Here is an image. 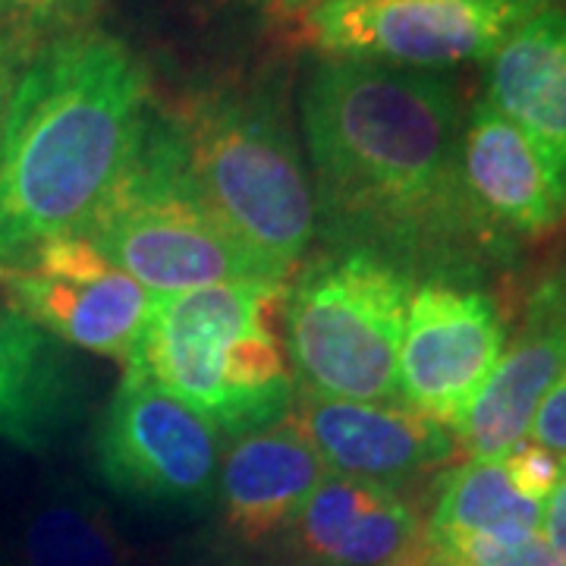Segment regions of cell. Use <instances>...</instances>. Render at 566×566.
<instances>
[{
    "instance_id": "18",
    "label": "cell",
    "mask_w": 566,
    "mask_h": 566,
    "mask_svg": "<svg viewBox=\"0 0 566 566\" xmlns=\"http://www.w3.org/2000/svg\"><path fill=\"white\" fill-rule=\"evenodd\" d=\"M545 504L523 497L504 460H465L438 479L424 538L482 535L494 542H526L542 532Z\"/></svg>"
},
{
    "instance_id": "15",
    "label": "cell",
    "mask_w": 566,
    "mask_h": 566,
    "mask_svg": "<svg viewBox=\"0 0 566 566\" xmlns=\"http://www.w3.org/2000/svg\"><path fill=\"white\" fill-rule=\"evenodd\" d=\"M485 102L520 126L566 196V3H547L488 57Z\"/></svg>"
},
{
    "instance_id": "1",
    "label": "cell",
    "mask_w": 566,
    "mask_h": 566,
    "mask_svg": "<svg viewBox=\"0 0 566 566\" xmlns=\"http://www.w3.org/2000/svg\"><path fill=\"white\" fill-rule=\"evenodd\" d=\"M315 237L365 249L412 281H485L516 240L472 202L460 164L463 107L441 73L324 57L303 88Z\"/></svg>"
},
{
    "instance_id": "3",
    "label": "cell",
    "mask_w": 566,
    "mask_h": 566,
    "mask_svg": "<svg viewBox=\"0 0 566 566\" xmlns=\"http://www.w3.org/2000/svg\"><path fill=\"white\" fill-rule=\"evenodd\" d=\"M123 375L243 438L286 419L296 378L286 349V283L230 281L151 296Z\"/></svg>"
},
{
    "instance_id": "4",
    "label": "cell",
    "mask_w": 566,
    "mask_h": 566,
    "mask_svg": "<svg viewBox=\"0 0 566 566\" xmlns=\"http://www.w3.org/2000/svg\"><path fill=\"white\" fill-rule=\"evenodd\" d=\"M170 117L211 214L271 281H286L315 237V199L286 82H211L189 92Z\"/></svg>"
},
{
    "instance_id": "9",
    "label": "cell",
    "mask_w": 566,
    "mask_h": 566,
    "mask_svg": "<svg viewBox=\"0 0 566 566\" xmlns=\"http://www.w3.org/2000/svg\"><path fill=\"white\" fill-rule=\"evenodd\" d=\"M3 308L63 346L129 363L151 293L126 277L82 233L51 237L0 262Z\"/></svg>"
},
{
    "instance_id": "12",
    "label": "cell",
    "mask_w": 566,
    "mask_h": 566,
    "mask_svg": "<svg viewBox=\"0 0 566 566\" xmlns=\"http://www.w3.org/2000/svg\"><path fill=\"white\" fill-rule=\"evenodd\" d=\"M564 368L566 264H560L528 290L513 344L453 428L457 447L469 453V460H504L510 447L528 438L535 409Z\"/></svg>"
},
{
    "instance_id": "11",
    "label": "cell",
    "mask_w": 566,
    "mask_h": 566,
    "mask_svg": "<svg viewBox=\"0 0 566 566\" xmlns=\"http://www.w3.org/2000/svg\"><path fill=\"white\" fill-rule=\"evenodd\" d=\"M283 422L312 444L324 469L397 491L438 472L460 450L450 428L406 406L327 400L308 390H296Z\"/></svg>"
},
{
    "instance_id": "20",
    "label": "cell",
    "mask_w": 566,
    "mask_h": 566,
    "mask_svg": "<svg viewBox=\"0 0 566 566\" xmlns=\"http://www.w3.org/2000/svg\"><path fill=\"white\" fill-rule=\"evenodd\" d=\"M104 0H0V35L32 63L44 48L92 29Z\"/></svg>"
},
{
    "instance_id": "13",
    "label": "cell",
    "mask_w": 566,
    "mask_h": 566,
    "mask_svg": "<svg viewBox=\"0 0 566 566\" xmlns=\"http://www.w3.org/2000/svg\"><path fill=\"white\" fill-rule=\"evenodd\" d=\"M303 566H424V526L397 488L324 472L283 535Z\"/></svg>"
},
{
    "instance_id": "17",
    "label": "cell",
    "mask_w": 566,
    "mask_h": 566,
    "mask_svg": "<svg viewBox=\"0 0 566 566\" xmlns=\"http://www.w3.org/2000/svg\"><path fill=\"white\" fill-rule=\"evenodd\" d=\"M82 403L66 346L0 305V438L20 450L51 447Z\"/></svg>"
},
{
    "instance_id": "27",
    "label": "cell",
    "mask_w": 566,
    "mask_h": 566,
    "mask_svg": "<svg viewBox=\"0 0 566 566\" xmlns=\"http://www.w3.org/2000/svg\"><path fill=\"white\" fill-rule=\"evenodd\" d=\"M237 3L255 7V10H264V13H283L281 0H237Z\"/></svg>"
},
{
    "instance_id": "19",
    "label": "cell",
    "mask_w": 566,
    "mask_h": 566,
    "mask_svg": "<svg viewBox=\"0 0 566 566\" xmlns=\"http://www.w3.org/2000/svg\"><path fill=\"white\" fill-rule=\"evenodd\" d=\"M25 566H126V547L104 506L82 491H54L22 528Z\"/></svg>"
},
{
    "instance_id": "7",
    "label": "cell",
    "mask_w": 566,
    "mask_h": 566,
    "mask_svg": "<svg viewBox=\"0 0 566 566\" xmlns=\"http://www.w3.org/2000/svg\"><path fill=\"white\" fill-rule=\"evenodd\" d=\"M547 3L554 0H327L300 17L327 57L434 73L488 61Z\"/></svg>"
},
{
    "instance_id": "8",
    "label": "cell",
    "mask_w": 566,
    "mask_h": 566,
    "mask_svg": "<svg viewBox=\"0 0 566 566\" xmlns=\"http://www.w3.org/2000/svg\"><path fill=\"white\" fill-rule=\"evenodd\" d=\"M95 469L126 501L202 510L218 501V431L161 387L123 375L95 428Z\"/></svg>"
},
{
    "instance_id": "6",
    "label": "cell",
    "mask_w": 566,
    "mask_h": 566,
    "mask_svg": "<svg viewBox=\"0 0 566 566\" xmlns=\"http://www.w3.org/2000/svg\"><path fill=\"white\" fill-rule=\"evenodd\" d=\"M416 281L365 249H322L286 286V349L296 390L400 403L397 365Z\"/></svg>"
},
{
    "instance_id": "21",
    "label": "cell",
    "mask_w": 566,
    "mask_h": 566,
    "mask_svg": "<svg viewBox=\"0 0 566 566\" xmlns=\"http://www.w3.org/2000/svg\"><path fill=\"white\" fill-rule=\"evenodd\" d=\"M428 554L460 566H566L557 551L547 545L538 532L526 542H494L482 535H460V538H424Z\"/></svg>"
},
{
    "instance_id": "2",
    "label": "cell",
    "mask_w": 566,
    "mask_h": 566,
    "mask_svg": "<svg viewBox=\"0 0 566 566\" xmlns=\"http://www.w3.org/2000/svg\"><path fill=\"white\" fill-rule=\"evenodd\" d=\"M139 54L98 25L25 66L0 133V262L82 233L151 114Z\"/></svg>"
},
{
    "instance_id": "25",
    "label": "cell",
    "mask_w": 566,
    "mask_h": 566,
    "mask_svg": "<svg viewBox=\"0 0 566 566\" xmlns=\"http://www.w3.org/2000/svg\"><path fill=\"white\" fill-rule=\"evenodd\" d=\"M542 535L547 538V545L557 551V557L566 564V475L560 479V485L551 491V497L545 501V520H542Z\"/></svg>"
},
{
    "instance_id": "24",
    "label": "cell",
    "mask_w": 566,
    "mask_h": 566,
    "mask_svg": "<svg viewBox=\"0 0 566 566\" xmlns=\"http://www.w3.org/2000/svg\"><path fill=\"white\" fill-rule=\"evenodd\" d=\"M25 66L29 63L17 54V48L0 35V133H3V123H7V114H10V104H13Z\"/></svg>"
},
{
    "instance_id": "14",
    "label": "cell",
    "mask_w": 566,
    "mask_h": 566,
    "mask_svg": "<svg viewBox=\"0 0 566 566\" xmlns=\"http://www.w3.org/2000/svg\"><path fill=\"white\" fill-rule=\"evenodd\" d=\"M460 164L472 202L510 240H542L566 221V196L520 126L482 98L463 120Z\"/></svg>"
},
{
    "instance_id": "22",
    "label": "cell",
    "mask_w": 566,
    "mask_h": 566,
    "mask_svg": "<svg viewBox=\"0 0 566 566\" xmlns=\"http://www.w3.org/2000/svg\"><path fill=\"white\" fill-rule=\"evenodd\" d=\"M504 469L523 497L545 504L551 491L560 485V479L566 475V460L526 438V441L506 450Z\"/></svg>"
},
{
    "instance_id": "26",
    "label": "cell",
    "mask_w": 566,
    "mask_h": 566,
    "mask_svg": "<svg viewBox=\"0 0 566 566\" xmlns=\"http://www.w3.org/2000/svg\"><path fill=\"white\" fill-rule=\"evenodd\" d=\"M318 3H327V0H281L283 13H305V10H312Z\"/></svg>"
},
{
    "instance_id": "23",
    "label": "cell",
    "mask_w": 566,
    "mask_h": 566,
    "mask_svg": "<svg viewBox=\"0 0 566 566\" xmlns=\"http://www.w3.org/2000/svg\"><path fill=\"white\" fill-rule=\"evenodd\" d=\"M528 438L566 460V368L557 378V385L545 394L542 406L535 409V419L528 424Z\"/></svg>"
},
{
    "instance_id": "28",
    "label": "cell",
    "mask_w": 566,
    "mask_h": 566,
    "mask_svg": "<svg viewBox=\"0 0 566 566\" xmlns=\"http://www.w3.org/2000/svg\"><path fill=\"white\" fill-rule=\"evenodd\" d=\"M424 566H460V564H450V560H441V557H424Z\"/></svg>"
},
{
    "instance_id": "16",
    "label": "cell",
    "mask_w": 566,
    "mask_h": 566,
    "mask_svg": "<svg viewBox=\"0 0 566 566\" xmlns=\"http://www.w3.org/2000/svg\"><path fill=\"white\" fill-rule=\"evenodd\" d=\"M324 472L322 457L293 424L277 422L237 438L218 475L223 523L245 545L283 538Z\"/></svg>"
},
{
    "instance_id": "10",
    "label": "cell",
    "mask_w": 566,
    "mask_h": 566,
    "mask_svg": "<svg viewBox=\"0 0 566 566\" xmlns=\"http://www.w3.org/2000/svg\"><path fill=\"white\" fill-rule=\"evenodd\" d=\"M504 349V312L479 283H416L397 365L400 406L453 431Z\"/></svg>"
},
{
    "instance_id": "5",
    "label": "cell",
    "mask_w": 566,
    "mask_h": 566,
    "mask_svg": "<svg viewBox=\"0 0 566 566\" xmlns=\"http://www.w3.org/2000/svg\"><path fill=\"white\" fill-rule=\"evenodd\" d=\"M82 237L151 296L230 281H271L211 214L186 164L177 123L158 102Z\"/></svg>"
}]
</instances>
